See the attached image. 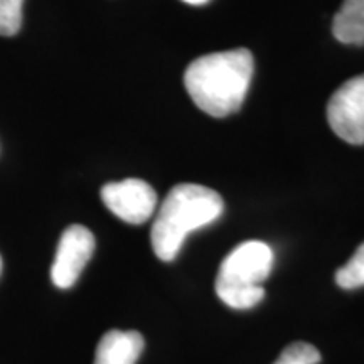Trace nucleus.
Masks as SVG:
<instances>
[{
    "label": "nucleus",
    "mask_w": 364,
    "mask_h": 364,
    "mask_svg": "<svg viewBox=\"0 0 364 364\" xmlns=\"http://www.w3.org/2000/svg\"><path fill=\"white\" fill-rule=\"evenodd\" d=\"M327 122L344 142L364 144V75L354 76L336 90L327 103Z\"/></svg>",
    "instance_id": "obj_4"
},
{
    "label": "nucleus",
    "mask_w": 364,
    "mask_h": 364,
    "mask_svg": "<svg viewBox=\"0 0 364 364\" xmlns=\"http://www.w3.org/2000/svg\"><path fill=\"white\" fill-rule=\"evenodd\" d=\"M145 348L140 332L108 331L97 346L93 364H135Z\"/></svg>",
    "instance_id": "obj_7"
},
{
    "label": "nucleus",
    "mask_w": 364,
    "mask_h": 364,
    "mask_svg": "<svg viewBox=\"0 0 364 364\" xmlns=\"http://www.w3.org/2000/svg\"><path fill=\"white\" fill-rule=\"evenodd\" d=\"M24 0H0V36H16L22 26Z\"/></svg>",
    "instance_id": "obj_10"
},
{
    "label": "nucleus",
    "mask_w": 364,
    "mask_h": 364,
    "mask_svg": "<svg viewBox=\"0 0 364 364\" xmlns=\"http://www.w3.org/2000/svg\"><path fill=\"white\" fill-rule=\"evenodd\" d=\"M223 208L216 191L199 184H177L164 199L152 225L154 253L162 262H172L188 235L215 223L223 215Z\"/></svg>",
    "instance_id": "obj_2"
},
{
    "label": "nucleus",
    "mask_w": 364,
    "mask_h": 364,
    "mask_svg": "<svg viewBox=\"0 0 364 364\" xmlns=\"http://www.w3.org/2000/svg\"><path fill=\"white\" fill-rule=\"evenodd\" d=\"M102 199L110 211L129 225H144L156 213L157 194L140 179L110 182L102 188Z\"/></svg>",
    "instance_id": "obj_5"
},
{
    "label": "nucleus",
    "mask_w": 364,
    "mask_h": 364,
    "mask_svg": "<svg viewBox=\"0 0 364 364\" xmlns=\"http://www.w3.org/2000/svg\"><path fill=\"white\" fill-rule=\"evenodd\" d=\"M273 252L263 241H245L223 260L216 279V294L228 307L245 311L265 297L263 282L270 277Z\"/></svg>",
    "instance_id": "obj_3"
},
{
    "label": "nucleus",
    "mask_w": 364,
    "mask_h": 364,
    "mask_svg": "<svg viewBox=\"0 0 364 364\" xmlns=\"http://www.w3.org/2000/svg\"><path fill=\"white\" fill-rule=\"evenodd\" d=\"M321 363V353L316 346L307 343H294L282 351L273 364H318Z\"/></svg>",
    "instance_id": "obj_11"
},
{
    "label": "nucleus",
    "mask_w": 364,
    "mask_h": 364,
    "mask_svg": "<svg viewBox=\"0 0 364 364\" xmlns=\"http://www.w3.org/2000/svg\"><path fill=\"white\" fill-rule=\"evenodd\" d=\"M95 236L88 228L71 225L59 240L56 257L51 267V280L58 289H71L85 270L86 263L93 257Z\"/></svg>",
    "instance_id": "obj_6"
},
{
    "label": "nucleus",
    "mask_w": 364,
    "mask_h": 364,
    "mask_svg": "<svg viewBox=\"0 0 364 364\" xmlns=\"http://www.w3.org/2000/svg\"><path fill=\"white\" fill-rule=\"evenodd\" d=\"M182 2L191 4V6H203V4L209 2V0H182Z\"/></svg>",
    "instance_id": "obj_12"
},
{
    "label": "nucleus",
    "mask_w": 364,
    "mask_h": 364,
    "mask_svg": "<svg viewBox=\"0 0 364 364\" xmlns=\"http://www.w3.org/2000/svg\"><path fill=\"white\" fill-rule=\"evenodd\" d=\"M253 63L252 53L245 48L206 54L186 70V90L204 113L225 118L238 112L247 98Z\"/></svg>",
    "instance_id": "obj_1"
},
{
    "label": "nucleus",
    "mask_w": 364,
    "mask_h": 364,
    "mask_svg": "<svg viewBox=\"0 0 364 364\" xmlns=\"http://www.w3.org/2000/svg\"><path fill=\"white\" fill-rule=\"evenodd\" d=\"M336 284L344 290L364 287V243L354 252L351 260L336 272Z\"/></svg>",
    "instance_id": "obj_9"
},
{
    "label": "nucleus",
    "mask_w": 364,
    "mask_h": 364,
    "mask_svg": "<svg viewBox=\"0 0 364 364\" xmlns=\"http://www.w3.org/2000/svg\"><path fill=\"white\" fill-rule=\"evenodd\" d=\"M0 273H2V258H0Z\"/></svg>",
    "instance_id": "obj_13"
},
{
    "label": "nucleus",
    "mask_w": 364,
    "mask_h": 364,
    "mask_svg": "<svg viewBox=\"0 0 364 364\" xmlns=\"http://www.w3.org/2000/svg\"><path fill=\"white\" fill-rule=\"evenodd\" d=\"M332 34L343 44H364V0H344L332 21Z\"/></svg>",
    "instance_id": "obj_8"
}]
</instances>
